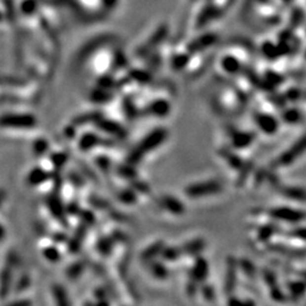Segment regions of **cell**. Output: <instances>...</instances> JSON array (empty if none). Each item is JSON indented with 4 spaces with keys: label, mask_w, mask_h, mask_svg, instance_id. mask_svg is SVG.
Wrapping results in <instances>:
<instances>
[{
    "label": "cell",
    "mask_w": 306,
    "mask_h": 306,
    "mask_svg": "<svg viewBox=\"0 0 306 306\" xmlns=\"http://www.w3.org/2000/svg\"><path fill=\"white\" fill-rule=\"evenodd\" d=\"M236 272L237 265L234 260H229L227 272H226V281H225V292L227 294H231L234 292L236 286Z\"/></svg>",
    "instance_id": "6"
},
{
    "label": "cell",
    "mask_w": 306,
    "mask_h": 306,
    "mask_svg": "<svg viewBox=\"0 0 306 306\" xmlns=\"http://www.w3.org/2000/svg\"><path fill=\"white\" fill-rule=\"evenodd\" d=\"M161 205L167 211L174 214H183L185 212V208H184L182 202L173 196H163L161 198Z\"/></svg>",
    "instance_id": "9"
},
{
    "label": "cell",
    "mask_w": 306,
    "mask_h": 306,
    "mask_svg": "<svg viewBox=\"0 0 306 306\" xmlns=\"http://www.w3.org/2000/svg\"><path fill=\"white\" fill-rule=\"evenodd\" d=\"M303 280L305 281V284H306V272L303 273Z\"/></svg>",
    "instance_id": "22"
},
{
    "label": "cell",
    "mask_w": 306,
    "mask_h": 306,
    "mask_svg": "<svg viewBox=\"0 0 306 306\" xmlns=\"http://www.w3.org/2000/svg\"><path fill=\"white\" fill-rule=\"evenodd\" d=\"M204 246H205V244L203 240L200 238H196V239L191 240V242L189 243H186L181 248V251H182V254L195 255V254L200 253V252L204 248Z\"/></svg>",
    "instance_id": "10"
},
{
    "label": "cell",
    "mask_w": 306,
    "mask_h": 306,
    "mask_svg": "<svg viewBox=\"0 0 306 306\" xmlns=\"http://www.w3.org/2000/svg\"><path fill=\"white\" fill-rule=\"evenodd\" d=\"M223 186L221 183L218 181H206L195 183L190 185L185 190V193L187 196L192 198H198L202 196H206V195H212L221 192Z\"/></svg>",
    "instance_id": "1"
},
{
    "label": "cell",
    "mask_w": 306,
    "mask_h": 306,
    "mask_svg": "<svg viewBox=\"0 0 306 306\" xmlns=\"http://www.w3.org/2000/svg\"><path fill=\"white\" fill-rule=\"evenodd\" d=\"M201 290H202V293H203L204 298H206V300L208 301H213L214 300V290H213L212 287L204 286Z\"/></svg>",
    "instance_id": "20"
},
{
    "label": "cell",
    "mask_w": 306,
    "mask_h": 306,
    "mask_svg": "<svg viewBox=\"0 0 306 306\" xmlns=\"http://www.w3.org/2000/svg\"><path fill=\"white\" fill-rule=\"evenodd\" d=\"M265 281L270 287L271 286H274V284H275L274 274L272 272H270V271H266V273H265Z\"/></svg>",
    "instance_id": "21"
},
{
    "label": "cell",
    "mask_w": 306,
    "mask_h": 306,
    "mask_svg": "<svg viewBox=\"0 0 306 306\" xmlns=\"http://www.w3.org/2000/svg\"><path fill=\"white\" fill-rule=\"evenodd\" d=\"M306 150V136L302 137L301 140H298L296 144H294L293 147H290L288 150L285 153L279 156L277 162L278 167H287L293 164L300 156L303 154L304 151Z\"/></svg>",
    "instance_id": "2"
},
{
    "label": "cell",
    "mask_w": 306,
    "mask_h": 306,
    "mask_svg": "<svg viewBox=\"0 0 306 306\" xmlns=\"http://www.w3.org/2000/svg\"><path fill=\"white\" fill-rule=\"evenodd\" d=\"M288 290L293 294L294 296H296V297L303 296L304 294H305V292H306V284H305V281L303 280V279H302V280L289 282Z\"/></svg>",
    "instance_id": "13"
},
{
    "label": "cell",
    "mask_w": 306,
    "mask_h": 306,
    "mask_svg": "<svg viewBox=\"0 0 306 306\" xmlns=\"http://www.w3.org/2000/svg\"><path fill=\"white\" fill-rule=\"evenodd\" d=\"M302 115L298 112L297 109H288L285 110L284 114H282V119L288 124H296L301 120Z\"/></svg>",
    "instance_id": "14"
},
{
    "label": "cell",
    "mask_w": 306,
    "mask_h": 306,
    "mask_svg": "<svg viewBox=\"0 0 306 306\" xmlns=\"http://www.w3.org/2000/svg\"><path fill=\"white\" fill-rule=\"evenodd\" d=\"M272 234H273L272 226H265V227L260 228L258 230V239L265 242V240L269 239L270 237L272 236Z\"/></svg>",
    "instance_id": "17"
},
{
    "label": "cell",
    "mask_w": 306,
    "mask_h": 306,
    "mask_svg": "<svg viewBox=\"0 0 306 306\" xmlns=\"http://www.w3.org/2000/svg\"><path fill=\"white\" fill-rule=\"evenodd\" d=\"M271 297L273 298V300L280 302L282 300H285V295L281 293V290L278 288H275L274 286H271Z\"/></svg>",
    "instance_id": "19"
},
{
    "label": "cell",
    "mask_w": 306,
    "mask_h": 306,
    "mask_svg": "<svg viewBox=\"0 0 306 306\" xmlns=\"http://www.w3.org/2000/svg\"><path fill=\"white\" fill-rule=\"evenodd\" d=\"M213 42H214V36L201 37L193 42V44L191 45L190 49L193 51L202 50V49H205V48H208L209 45H211Z\"/></svg>",
    "instance_id": "11"
},
{
    "label": "cell",
    "mask_w": 306,
    "mask_h": 306,
    "mask_svg": "<svg viewBox=\"0 0 306 306\" xmlns=\"http://www.w3.org/2000/svg\"><path fill=\"white\" fill-rule=\"evenodd\" d=\"M209 274V266L206 260L198 256L196 259V261L194 262V265L191 269L190 277L191 280L196 282V284H200V282H203L206 277Z\"/></svg>",
    "instance_id": "5"
},
{
    "label": "cell",
    "mask_w": 306,
    "mask_h": 306,
    "mask_svg": "<svg viewBox=\"0 0 306 306\" xmlns=\"http://www.w3.org/2000/svg\"><path fill=\"white\" fill-rule=\"evenodd\" d=\"M152 112L153 114L159 115V116H162V115H167L169 113V103H167L166 101H156L154 105L152 106Z\"/></svg>",
    "instance_id": "16"
},
{
    "label": "cell",
    "mask_w": 306,
    "mask_h": 306,
    "mask_svg": "<svg viewBox=\"0 0 306 306\" xmlns=\"http://www.w3.org/2000/svg\"><path fill=\"white\" fill-rule=\"evenodd\" d=\"M270 217L278 221H282V223L297 224L305 219L306 213L301 210L292 208H274L270 210Z\"/></svg>",
    "instance_id": "3"
},
{
    "label": "cell",
    "mask_w": 306,
    "mask_h": 306,
    "mask_svg": "<svg viewBox=\"0 0 306 306\" xmlns=\"http://www.w3.org/2000/svg\"><path fill=\"white\" fill-rule=\"evenodd\" d=\"M239 268H242L243 272L246 275H248V277H251V278L255 277L256 269H255V266L251 262V260H240Z\"/></svg>",
    "instance_id": "15"
},
{
    "label": "cell",
    "mask_w": 306,
    "mask_h": 306,
    "mask_svg": "<svg viewBox=\"0 0 306 306\" xmlns=\"http://www.w3.org/2000/svg\"><path fill=\"white\" fill-rule=\"evenodd\" d=\"M254 135L250 132H234L232 133L231 144L236 149H245L253 142Z\"/></svg>",
    "instance_id": "7"
},
{
    "label": "cell",
    "mask_w": 306,
    "mask_h": 306,
    "mask_svg": "<svg viewBox=\"0 0 306 306\" xmlns=\"http://www.w3.org/2000/svg\"><path fill=\"white\" fill-rule=\"evenodd\" d=\"M255 124L267 135H273L279 129V121L272 115L267 113H259L254 117Z\"/></svg>",
    "instance_id": "4"
},
{
    "label": "cell",
    "mask_w": 306,
    "mask_h": 306,
    "mask_svg": "<svg viewBox=\"0 0 306 306\" xmlns=\"http://www.w3.org/2000/svg\"><path fill=\"white\" fill-rule=\"evenodd\" d=\"M280 193L293 201L306 202V190L296 186H286L280 190Z\"/></svg>",
    "instance_id": "8"
},
{
    "label": "cell",
    "mask_w": 306,
    "mask_h": 306,
    "mask_svg": "<svg viewBox=\"0 0 306 306\" xmlns=\"http://www.w3.org/2000/svg\"><path fill=\"white\" fill-rule=\"evenodd\" d=\"M223 67L225 72L229 73V74H236L237 72L239 71L240 64L239 61L237 60L234 57H225L223 60Z\"/></svg>",
    "instance_id": "12"
},
{
    "label": "cell",
    "mask_w": 306,
    "mask_h": 306,
    "mask_svg": "<svg viewBox=\"0 0 306 306\" xmlns=\"http://www.w3.org/2000/svg\"><path fill=\"white\" fill-rule=\"evenodd\" d=\"M293 237H295L297 239H302V240H306V228L302 227V228H296L290 232Z\"/></svg>",
    "instance_id": "18"
}]
</instances>
